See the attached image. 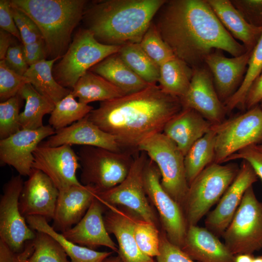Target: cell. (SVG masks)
<instances>
[{
  "label": "cell",
  "mask_w": 262,
  "mask_h": 262,
  "mask_svg": "<svg viewBox=\"0 0 262 262\" xmlns=\"http://www.w3.org/2000/svg\"><path fill=\"white\" fill-rule=\"evenodd\" d=\"M94 109L88 104L76 100L70 93L55 104L49 119V125L55 131L82 119Z\"/></svg>",
  "instance_id": "cell-35"
},
{
  "label": "cell",
  "mask_w": 262,
  "mask_h": 262,
  "mask_svg": "<svg viewBox=\"0 0 262 262\" xmlns=\"http://www.w3.org/2000/svg\"><path fill=\"white\" fill-rule=\"evenodd\" d=\"M222 50L215 49L204 59L210 71L216 93L224 103L238 89L244 78L252 50L228 58Z\"/></svg>",
  "instance_id": "cell-20"
},
{
  "label": "cell",
  "mask_w": 262,
  "mask_h": 262,
  "mask_svg": "<svg viewBox=\"0 0 262 262\" xmlns=\"http://www.w3.org/2000/svg\"><path fill=\"white\" fill-rule=\"evenodd\" d=\"M50 125L35 130L21 129L4 139L0 140L1 164L14 167L21 176H28L33 169V152L42 141L55 134Z\"/></svg>",
  "instance_id": "cell-15"
},
{
  "label": "cell",
  "mask_w": 262,
  "mask_h": 262,
  "mask_svg": "<svg viewBox=\"0 0 262 262\" xmlns=\"http://www.w3.org/2000/svg\"><path fill=\"white\" fill-rule=\"evenodd\" d=\"M33 250L32 241L28 242L23 251L14 252L7 245L0 240V262H26Z\"/></svg>",
  "instance_id": "cell-48"
},
{
  "label": "cell",
  "mask_w": 262,
  "mask_h": 262,
  "mask_svg": "<svg viewBox=\"0 0 262 262\" xmlns=\"http://www.w3.org/2000/svg\"><path fill=\"white\" fill-rule=\"evenodd\" d=\"M255 147L259 150L262 152V143L260 144L255 145Z\"/></svg>",
  "instance_id": "cell-55"
},
{
  "label": "cell",
  "mask_w": 262,
  "mask_h": 262,
  "mask_svg": "<svg viewBox=\"0 0 262 262\" xmlns=\"http://www.w3.org/2000/svg\"><path fill=\"white\" fill-rule=\"evenodd\" d=\"M0 27L22 42L18 30L12 15L10 0H0Z\"/></svg>",
  "instance_id": "cell-47"
},
{
  "label": "cell",
  "mask_w": 262,
  "mask_h": 262,
  "mask_svg": "<svg viewBox=\"0 0 262 262\" xmlns=\"http://www.w3.org/2000/svg\"><path fill=\"white\" fill-rule=\"evenodd\" d=\"M30 83L24 76L10 69L4 60L0 61V100L3 102L17 95L20 89Z\"/></svg>",
  "instance_id": "cell-41"
},
{
  "label": "cell",
  "mask_w": 262,
  "mask_h": 262,
  "mask_svg": "<svg viewBox=\"0 0 262 262\" xmlns=\"http://www.w3.org/2000/svg\"><path fill=\"white\" fill-rule=\"evenodd\" d=\"M192 68L189 89L180 98L183 107L194 109L213 125L221 123L227 112L216 93L210 71L205 64Z\"/></svg>",
  "instance_id": "cell-16"
},
{
  "label": "cell",
  "mask_w": 262,
  "mask_h": 262,
  "mask_svg": "<svg viewBox=\"0 0 262 262\" xmlns=\"http://www.w3.org/2000/svg\"><path fill=\"white\" fill-rule=\"evenodd\" d=\"M43 144L50 147L77 145L98 147L115 152L128 151L123 148L114 136L102 131L91 121L87 115L56 131Z\"/></svg>",
  "instance_id": "cell-22"
},
{
  "label": "cell",
  "mask_w": 262,
  "mask_h": 262,
  "mask_svg": "<svg viewBox=\"0 0 262 262\" xmlns=\"http://www.w3.org/2000/svg\"><path fill=\"white\" fill-rule=\"evenodd\" d=\"M161 178L157 166L148 157L144 172L146 194L158 211L162 229L169 241L180 248L188 226L182 207L163 189Z\"/></svg>",
  "instance_id": "cell-12"
},
{
  "label": "cell",
  "mask_w": 262,
  "mask_h": 262,
  "mask_svg": "<svg viewBox=\"0 0 262 262\" xmlns=\"http://www.w3.org/2000/svg\"><path fill=\"white\" fill-rule=\"evenodd\" d=\"M233 255L262 249V202L252 186L245 192L235 214L222 236Z\"/></svg>",
  "instance_id": "cell-9"
},
{
  "label": "cell",
  "mask_w": 262,
  "mask_h": 262,
  "mask_svg": "<svg viewBox=\"0 0 262 262\" xmlns=\"http://www.w3.org/2000/svg\"><path fill=\"white\" fill-rule=\"evenodd\" d=\"M22 99L17 94L0 102V140L6 138L21 129L19 124V111Z\"/></svg>",
  "instance_id": "cell-40"
},
{
  "label": "cell",
  "mask_w": 262,
  "mask_h": 262,
  "mask_svg": "<svg viewBox=\"0 0 262 262\" xmlns=\"http://www.w3.org/2000/svg\"><path fill=\"white\" fill-rule=\"evenodd\" d=\"M138 151L146 153L157 166L161 183L165 192L182 208L188 189L184 156L176 145L163 132L144 141Z\"/></svg>",
  "instance_id": "cell-8"
},
{
  "label": "cell",
  "mask_w": 262,
  "mask_h": 262,
  "mask_svg": "<svg viewBox=\"0 0 262 262\" xmlns=\"http://www.w3.org/2000/svg\"><path fill=\"white\" fill-rule=\"evenodd\" d=\"M89 70L102 77L126 95L139 91L149 85L126 64L118 53L108 56Z\"/></svg>",
  "instance_id": "cell-27"
},
{
  "label": "cell",
  "mask_w": 262,
  "mask_h": 262,
  "mask_svg": "<svg viewBox=\"0 0 262 262\" xmlns=\"http://www.w3.org/2000/svg\"><path fill=\"white\" fill-rule=\"evenodd\" d=\"M214 163L221 164L231 155L262 142V108L258 105L218 125Z\"/></svg>",
  "instance_id": "cell-11"
},
{
  "label": "cell",
  "mask_w": 262,
  "mask_h": 262,
  "mask_svg": "<svg viewBox=\"0 0 262 262\" xmlns=\"http://www.w3.org/2000/svg\"><path fill=\"white\" fill-rule=\"evenodd\" d=\"M11 7L23 45L31 44L43 39L37 25L28 15L11 4Z\"/></svg>",
  "instance_id": "cell-42"
},
{
  "label": "cell",
  "mask_w": 262,
  "mask_h": 262,
  "mask_svg": "<svg viewBox=\"0 0 262 262\" xmlns=\"http://www.w3.org/2000/svg\"><path fill=\"white\" fill-rule=\"evenodd\" d=\"M253 254L243 253L234 255V262H252Z\"/></svg>",
  "instance_id": "cell-52"
},
{
  "label": "cell",
  "mask_w": 262,
  "mask_h": 262,
  "mask_svg": "<svg viewBox=\"0 0 262 262\" xmlns=\"http://www.w3.org/2000/svg\"><path fill=\"white\" fill-rule=\"evenodd\" d=\"M103 220L109 234H113L118 243V255L123 262H155L153 258L139 248L134 237V228L139 217L122 206L107 205Z\"/></svg>",
  "instance_id": "cell-19"
},
{
  "label": "cell",
  "mask_w": 262,
  "mask_h": 262,
  "mask_svg": "<svg viewBox=\"0 0 262 262\" xmlns=\"http://www.w3.org/2000/svg\"><path fill=\"white\" fill-rule=\"evenodd\" d=\"M98 190L90 185H74L59 190L54 217L53 229L63 232L83 217Z\"/></svg>",
  "instance_id": "cell-23"
},
{
  "label": "cell",
  "mask_w": 262,
  "mask_h": 262,
  "mask_svg": "<svg viewBox=\"0 0 262 262\" xmlns=\"http://www.w3.org/2000/svg\"><path fill=\"white\" fill-rule=\"evenodd\" d=\"M157 262H197L191 259L179 247L171 243L163 230L160 233L159 254Z\"/></svg>",
  "instance_id": "cell-43"
},
{
  "label": "cell",
  "mask_w": 262,
  "mask_h": 262,
  "mask_svg": "<svg viewBox=\"0 0 262 262\" xmlns=\"http://www.w3.org/2000/svg\"><path fill=\"white\" fill-rule=\"evenodd\" d=\"M137 152L129 172L120 183L109 190L98 192L96 198L104 205L122 206L140 218L158 227L159 221L146 194L144 172L148 158L145 152Z\"/></svg>",
  "instance_id": "cell-10"
},
{
  "label": "cell",
  "mask_w": 262,
  "mask_h": 262,
  "mask_svg": "<svg viewBox=\"0 0 262 262\" xmlns=\"http://www.w3.org/2000/svg\"><path fill=\"white\" fill-rule=\"evenodd\" d=\"M23 51L28 66L46 60L47 53L43 39L31 44L23 45Z\"/></svg>",
  "instance_id": "cell-49"
},
{
  "label": "cell",
  "mask_w": 262,
  "mask_h": 262,
  "mask_svg": "<svg viewBox=\"0 0 262 262\" xmlns=\"http://www.w3.org/2000/svg\"><path fill=\"white\" fill-rule=\"evenodd\" d=\"M155 24L175 56L192 67L215 49L233 57L247 49L221 24L206 0H167Z\"/></svg>",
  "instance_id": "cell-1"
},
{
  "label": "cell",
  "mask_w": 262,
  "mask_h": 262,
  "mask_svg": "<svg viewBox=\"0 0 262 262\" xmlns=\"http://www.w3.org/2000/svg\"><path fill=\"white\" fill-rule=\"evenodd\" d=\"M136 152L82 146L77 153L82 170L81 183L92 186L98 192L115 187L127 176Z\"/></svg>",
  "instance_id": "cell-7"
},
{
  "label": "cell",
  "mask_w": 262,
  "mask_h": 262,
  "mask_svg": "<svg viewBox=\"0 0 262 262\" xmlns=\"http://www.w3.org/2000/svg\"><path fill=\"white\" fill-rule=\"evenodd\" d=\"M139 44L148 56L159 66L175 56L152 22Z\"/></svg>",
  "instance_id": "cell-38"
},
{
  "label": "cell",
  "mask_w": 262,
  "mask_h": 262,
  "mask_svg": "<svg viewBox=\"0 0 262 262\" xmlns=\"http://www.w3.org/2000/svg\"><path fill=\"white\" fill-rule=\"evenodd\" d=\"M166 0H99L85 10L88 28L100 42L140 43Z\"/></svg>",
  "instance_id": "cell-3"
},
{
  "label": "cell",
  "mask_w": 262,
  "mask_h": 262,
  "mask_svg": "<svg viewBox=\"0 0 262 262\" xmlns=\"http://www.w3.org/2000/svg\"><path fill=\"white\" fill-rule=\"evenodd\" d=\"M262 72V33L252 49L243 81L236 92L224 103L227 113L238 106L244 107L247 93Z\"/></svg>",
  "instance_id": "cell-36"
},
{
  "label": "cell",
  "mask_w": 262,
  "mask_h": 262,
  "mask_svg": "<svg viewBox=\"0 0 262 262\" xmlns=\"http://www.w3.org/2000/svg\"><path fill=\"white\" fill-rule=\"evenodd\" d=\"M213 125L196 111L183 107L165 124L163 133L185 156L192 146L208 132Z\"/></svg>",
  "instance_id": "cell-25"
},
{
  "label": "cell",
  "mask_w": 262,
  "mask_h": 262,
  "mask_svg": "<svg viewBox=\"0 0 262 262\" xmlns=\"http://www.w3.org/2000/svg\"><path fill=\"white\" fill-rule=\"evenodd\" d=\"M106 209V207L96 196L80 221L61 233L79 246L94 250L104 246L117 253L118 246L110 237L105 226L103 214Z\"/></svg>",
  "instance_id": "cell-21"
},
{
  "label": "cell",
  "mask_w": 262,
  "mask_h": 262,
  "mask_svg": "<svg viewBox=\"0 0 262 262\" xmlns=\"http://www.w3.org/2000/svg\"><path fill=\"white\" fill-rule=\"evenodd\" d=\"M4 60L10 69L22 76L24 75L29 67L24 56L23 44L11 45Z\"/></svg>",
  "instance_id": "cell-46"
},
{
  "label": "cell",
  "mask_w": 262,
  "mask_h": 262,
  "mask_svg": "<svg viewBox=\"0 0 262 262\" xmlns=\"http://www.w3.org/2000/svg\"><path fill=\"white\" fill-rule=\"evenodd\" d=\"M121 47L102 43L88 29H81L54 67L53 76L60 85L71 90L85 72L108 56L118 53Z\"/></svg>",
  "instance_id": "cell-6"
},
{
  "label": "cell",
  "mask_w": 262,
  "mask_h": 262,
  "mask_svg": "<svg viewBox=\"0 0 262 262\" xmlns=\"http://www.w3.org/2000/svg\"><path fill=\"white\" fill-rule=\"evenodd\" d=\"M252 262H262V254L254 257Z\"/></svg>",
  "instance_id": "cell-54"
},
{
  "label": "cell",
  "mask_w": 262,
  "mask_h": 262,
  "mask_svg": "<svg viewBox=\"0 0 262 262\" xmlns=\"http://www.w3.org/2000/svg\"><path fill=\"white\" fill-rule=\"evenodd\" d=\"M180 249L197 262H234L233 255L219 237L207 228L189 226Z\"/></svg>",
  "instance_id": "cell-24"
},
{
  "label": "cell",
  "mask_w": 262,
  "mask_h": 262,
  "mask_svg": "<svg viewBox=\"0 0 262 262\" xmlns=\"http://www.w3.org/2000/svg\"><path fill=\"white\" fill-rule=\"evenodd\" d=\"M258 179L251 165L243 160L236 177L216 207L208 213L204 222L205 228L218 237H222L232 220L245 192Z\"/></svg>",
  "instance_id": "cell-17"
},
{
  "label": "cell",
  "mask_w": 262,
  "mask_h": 262,
  "mask_svg": "<svg viewBox=\"0 0 262 262\" xmlns=\"http://www.w3.org/2000/svg\"><path fill=\"white\" fill-rule=\"evenodd\" d=\"M183 108L180 98L149 84L131 94L100 102L87 115L102 131L114 136L123 148L138 151L145 140L163 132L168 121Z\"/></svg>",
  "instance_id": "cell-2"
},
{
  "label": "cell",
  "mask_w": 262,
  "mask_h": 262,
  "mask_svg": "<svg viewBox=\"0 0 262 262\" xmlns=\"http://www.w3.org/2000/svg\"><path fill=\"white\" fill-rule=\"evenodd\" d=\"M12 36L10 33L5 31L0 30V60L5 59L7 51L10 47L12 45Z\"/></svg>",
  "instance_id": "cell-51"
},
{
  "label": "cell",
  "mask_w": 262,
  "mask_h": 262,
  "mask_svg": "<svg viewBox=\"0 0 262 262\" xmlns=\"http://www.w3.org/2000/svg\"><path fill=\"white\" fill-rule=\"evenodd\" d=\"M215 131L213 125L210 130L197 140L184 156L186 179L189 185L208 165L214 162Z\"/></svg>",
  "instance_id": "cell-33"
},
{
  "label": "cell",
  "mask_w": 262,
  "mask_h": 262,
  "mask_svg": "<svg viewBox=\"0 0 262 262\" xmlns=\"http://www.w3.org/2000/svg\"><path fill=\"white\" fill-rule=\"evenodd\" d=\"M25 219L32 229L47 233L55 239L70 258L71 262H103L114 252L98 251L73 243L56 231L49 224L48 221L42 216H28Z\"/></svg>",
  "instance_id": "cell-28"
},
{
  "label": "cell",
  "mask_w": 262,
  "mask_h": 262,
  "mask_svg": "<svg viewBox=\"0 0 262 262\" xmlns=\"http://www.w3.org/2000/svg\"><path fill=\"white\" fill-rule=\"evenodd\" d=\"M262 100V72L250 87L244 107L248 110L257 105Z\"/></svg>",
  "instance_id": "cell-50"
},
{
  "label": "cell",
  "mask_w": 262,
  "mask_h": 262,
  "mask_svg": "<svg viewBox=\"0 0 262 262\" xmlns=\"http://www.w3.org/2000/svg\"><path fill=\"white\" fill-rule=\"evenodd\" d=\"M61 58L45 60L30 66L24 74L41 95L55 105L68 95L71 90L60 85L53 75V66Z\"/></svg>",
  "instance_id": "cell-30"
},
{
  "label": "cell",
  "mask_w": 262,
  "mask_h": 262,
  "mask_svg": "<svg viewBox=\"0 0 262 262\" xmlns=\"http://www.w3.org/2000/svg\"><path fill=\"white\" fill-rule=\"evenodd\" d=\"M193 72L191 66L175 56L159 66L158 85L165 93L180 98L189 89Z\"/></svg>",
  "instance_id": "cell-31"
},
{
  "label": "cell",
  "mask_w": 262,
  "mask_h": 262,
  "mask_svg": "<svg viewBox=\"0 0 262 262\" xmlns=\"http://www.w3.org/2000/svg\"><path fill=\"white\" fill-rule=\"evenodd\" d=\"M24 182L19 200L22 215L40 216L48 221L53 219L59 190L42 171L33 168Z\"/></svg>",
  "instance_id": "cell-18"
},
{
  "label": "cell",
  "mask_w": 262,
  "mask_h": 262,
  "mask_svg": "<svg viewBox=\"0 0 262 262\" xmlns=\"http://www.w3.org/2000/svg\"><path fill=\"white\" fill-rule=\"evenodd\" d=\"M206 0L232 37L241 41L247 50H252L261 36L262 27L248 23L230 0Z\"/></svg>",
  "instance_id": "cell-26"
},
{
  "label": "cell",
  "mask_w": 262,
  "mask_h": 262,
  "mask_svg": "<svg viewBox=\"0 0 262 262\" xmlns=\"http://www.w3.org/2000/svg\"><path fill=\"white\" fill-rule=\"evenodd\" d=\"M18 94L25 100L24 110L19 115L21 128L35 130L43 126V117L52 112L54 104L39 93L30 83L25 84Z\"/></svg>",
  "instance_id": "cell-32"
},
{
  "label": "cell",
  "mask_w": 262,
  "mask_h": 262,
  "mask_svg": "<svg viewBox=\"0 0 262 262\" xmlns=\"http://www.w3.org/2000/svg\"><path fill=\"white\" fill-rule=\"evenodd\" d=\"M230 0L248 23L256 27H262V0Z\"/></svg>",
  "instance_id": "cell-44"
},
{
  "label": "cell",
  "mask_w": 262,
  "mask_h": 262,
  "mask_svg": "<svg viewBox=\"0 0 262 262\" xmlns=\"http://www.w3.org/2000/svg\"><path fill=\"white\" fill-rule=\"evenodd\" d=\"M23 184L21 175L13 176L4 184L0 199V240L15 253L23 251L26 243L36 235L19 208Z\"/></svg>",
  "instance_id": "cell-13"
},
{
  "label": "cell",
  "mask_w": 262,
  "mask_h": 262,
  "mask_svg": "<svg viewBox=\"0 0 262 262\" xmlns=\"http://www.w3.org/2000/svg\"><path fill=\"white\" fill-rule=\"evenodd\" d=\"M240 159L246 161L251 165L262 182V152L259 150L255 145L251 146L231 155L224 163Z\"/></svg>",
  "instance_id": "cell-45"
},
{
  "label": "cell",
  "mask_w": 262,
  "mask_h": 262,
  "mask_svg": "<svg viewBox=\"0 0 262 262\" xmlns=\"http://www.w3.org/2000/svg\"><path fill=\"white\" fill-rule=\"evenodd\" d=\"M33 250L26 262H71L62 246L47 233L36 231Z\"/></svg>",
  "instance_id": "cell-37"
},
{
  "label": "cell",
  "mask_w": 262,
  "mask_h": 262,
  "mask_svg": "<svg viewBox=\"0 0 262 262\" xmlns=\"http://www.w3.org/2000/svg\"><path fill=\"white\" fill-rule=\"evenodd\" d=\"M118 53L126 64L143 80L149 84H157L159 66L148 56L139 43L121 46Z\"/></svg>",
  "instance_id": "cell-34"
},
{
  "label": "cell",
  "mask_w": 262,
  "mask_h": 262,
  "mask_svg": "<svg viewBox=\"0 0 262 262\" xmlns=\"http://www.w3.org/2000/svg\"><path fill=\"white\" fill-rule=\"evenodd\" d=\"M36 23L44 40L47 57L62 58L70 44L73 30L83 17L85 0H12Z\"/></svg>",
  "instance_id": "cell-4"
},
{
  "label": "cell",
  "mask_w": 262,
  "mask_h": 262,
  "mask_svg": "<svg viewBox=\"0 0 262 262\" xmlns=\"http://www.w3.org/2000/svg\"><path fill=\"white\" fill-rule=\"evenodd\" d=\"M261 107L262 108V100L261 101Z\"/></svg>",
  "instance_id": "cell-56"
},
{
  "label": "cell",
  "mask_w": 262,
  "mask_h": 262,
  "mask_svg": "<svg viewBox=\"0 0 262 262\" xmlns=\"http://www.w3.org/2000/svg\"><path fill=\"white\" fill-rule=\"evenodd\" d=\"M240 167L235 163H212L189 186L182 209L188 226L197 225L232 182Z\"/></svg>",
  "instance_id": "cell-5"
},
{
  "label": "cell",
  "mask_w": 262,
  "mask_h": 262,
  "mask_svg": "<svg viewBox=\"0 0 262 262\" xmlns=\"http://www.w3.org/2000/svg\"><path fill=\"white\" fill-rule=\"evenodd\" d=\"M103 262H123L120 257L111 256L106 258Z\"/></svg>",
  "instance_id": "cell-53"
},
{
  "label": "cell",
  "mask_w": 262,
  "mask_h": 262,
  "mask_svg": "<svg viewBox=\"0 0 262 262\" xmlns=\"http://www.w3.org/2000/svg\"><path fill=\"white\" fill-rule=\"evenodd\" d=\"M71 94L81 103L109 100L126 95L102 77L89 70L77 81Z\"/></svg>",
  "instance_id": "cell-29"
},
{
  "label": "cell",
  "mask_w": 262,
  "mask_h": 262,
  "mask_svg": "<svg viewBox=\"0 0 262 262\" xmlns=\"http://www.w3.org/2000/svg\"><path fill=\"white\" fill-rule=\"evenodd\" d=\"M134 233L137 245L144 254L151 258L159 255L161 231L157 226L138 217Z\"/></svg>",
  "instance_id": "cell-39"
},
{
  "label": "cell",
  "mask_w": 262,
  "mask_h": 262,
  "mask_svg": "<svg viewBox=\"0 0 262 262\" xmlns=\"http://www.w3.org/2000/svg\"><path fill=\"white\" fill-rule=\"evenodd\" d=\"M71 146L50 147L40 144L33 152V168L42 171L59 190L82 183L77 177L81 165Z\"/></svg>",
  "instance_id": "cell-14"
}]
</instances>
